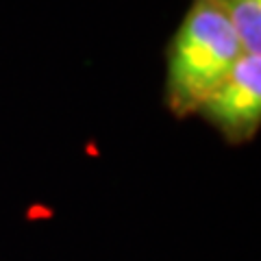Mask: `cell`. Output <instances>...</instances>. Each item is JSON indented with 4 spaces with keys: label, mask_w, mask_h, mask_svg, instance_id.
I'll return each instance as SVG.
<instances>
[{
    "label": "cell",
    "mask_w": 261,
    "mask_h": 261,
    "mask_svg": "<svg viewBox=\"0 0 261 261\" xmlns=\"http://www.w3.org/2000/svg\"><path fill=\"white\" fill-rule=\"evenodd\" d=\"M244 55L216 0H194L166 55V105L176 118L198 113Z\"/></svg>",
    "instance_id": "6da1fadb"
},
{
    "label": "cell",
    "mask_w": 261,
    "mask_h": 261,
    "mask_svg": "<svg viewBox=\"0 0 261 261\" xmlns=\"http://www.w3.org/2000/svg\"><path fill=\"white\" fill-rule=\"evenodd\" d=\"M198 113L226 142H250L261 124V55H242Z\"/></svg>",
    "instance_id": "7a4b0ae2"
},
{
    "label": "cell",
    "mask_w": 261,
    "mask_h": 261,
    "mask_svg": "<svg viewBox=\"0 0 261 261\" xmlns=\"http://www.w3.org/2000/svg\"><path fill=\"white\" fill-rule=\"evenodd\" d=\"M231 22L244 55L261 53V0H216Z\"/></svg>",
    "instance_id": "3957f363"
}]
</instances>
